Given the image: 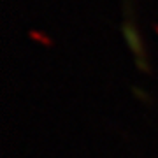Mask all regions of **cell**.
<instances>
[{"instance_id": "obj_4", "label": "cell", "mask_w": 158, "mask_h": 158, "mask_svg": "<svg viewBox=\"0 0 158 158\" xmlns=\"http://www.w3.org/2000/svg\"><path fill=\"white\" fill-rule=\"evenodd\" d=\"M132 90H134V93H135V95L139 97V98H142V100L146 102V104H149V98H148V95H146V93H142V91H144V90H139L137 86H134Z\"/></svg>"}, {"instance_id": "obj_2", "label": "cell", "mask_w": 158, "mask_h": 158, "mask_svg": "<svg viewBox=\"0 0 158 158\" xmlns=\"http://www.w3.org/2000/svg\"><path fill=\"white\" fill-rule=\"evenodd\" d=\"M28 35H30V39L32 40H35V42H39V44H42L44 48H51L53 46V40L48 37L46 34H42V32H39V30H30L28 32Z\"/></svg>"}, {"instance_id": "obj_1", "label": "cell", "mask_w": 158, "mask_h": 158, "mask_svg": "<svg viewBox=\"0 0 158 158\" xmlns=\"http://www.w3.org/2000/svg\"><path fill=\"white\" fill-rule=\"evenodd\" d=\"M121 32H123V37L127 40L128 48L132 49V53L135 55V60H148V55H146V49H144V44H142V39H141V34L137 30L135 23L128 19L121 25Z\"/></svg>"}, {"instance_id": "obj_3", "label": "cell", "mask_w": 158, "mask_h": 158, "mask_svg": "<svg viewBox=\"0 0 158 158\" xmlns=\"http://www.w3.org/2000/svg\"><path fill=\"white\" fill-rule=\"evenodd\" d=\"M135 65H137V69H139L141 72H144V74H151V67H149L148 60H135Z\"/></svg>"}, {"instance_id": "obj_5", "label": "cell", "mask_w": 158, "mask_h": 158, "mask_svg": "<svg viewBox=\"0 0 158 158\" xmlns=\"http://www.w3.org/2000/svg\"><path fill=\"white\" fill-rule=\"evenodd\" d=\"M155 30H156V34H158V25H155Z\"/></svg>"}]
</instances>
